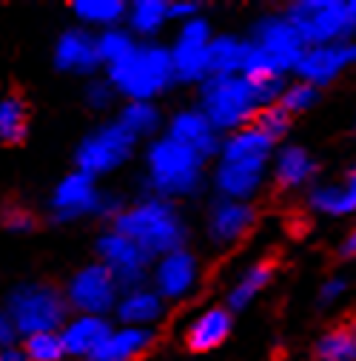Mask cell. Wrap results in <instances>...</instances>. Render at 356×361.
I'll use <instances>...</instances> for the list:
<instances>
[{
  "label": "cell",
  "mask_w": 356,
  "mask_h": 361,
  "mask_svg": "<svg viewBox=\"0 0 356 361\" xmlns=\"http://www.w3.org/2000/svg\"><path fill=\"white\" fill-rule=\"evenodd\" d=\"M26 131H29V111H26L23 97L18 94L0 97V142H6V145L23 142Z\"/></svg>",
  "instance_id": "obj_28"
},
{
  "label": "cell",
  "mask_w": 356,
  "mask_h": 361,
  "mask_svg": "<svg viewBox=\"0 0 356 361\" xmlns=\"http://www.w3.org/2000/svg\"><path fill=\"white\" fill-rule=\"evenodd\" d=\"M314 171H316L314 159L299 145H291V148L280 151L277 165H274V176H277V183L283 188H299V185H305L308 179L314 176Z\"/></svg>",
  "instance_id": "obj_25"
},
{
  "label": "cell",
  "mask_w": 356,
  "mask_h": 361,
  "mask_svg": "<svg viewBox=\"0 0 356 361\" xmlns=\"http://www.w3.org/2000/svg\"><path fill=\"white\" fill-rule=\"evenodd\" d=\"M112 333V324L106 322V316H74L71 322H66V327L57 333L63 341L66 355H80L88 358Z\"/></svg>",
  "instance_id": "obj_18"
},
{
  "label": "cell",
  "mask_w": 356,
  "mask_h": 361,
  "mask_svg": "<svg viewBox=\"0 0 356 361\" xmlns=\"http://www.w3.org/2000/svg\"><path fill=\"white\" fill-rule=\"evenodd\" d=\"M95 49H97V60L100 63L114 66V63H120L134 49V40H131L129 32L114 26V29H103V35L95 37Z\"/></svg>",
  "instance_id": "obj_33"
},
{
  "label": "cell",
  "mask_w": 356,
  "mask_h": 361,
  "mask_svg": "<svg viewBox=\"0 0 356 361\" xmlns=\"http://www.w3.org/2000/svg\"><path fill=\"white\" fill-rule=\"evenodd\" d=\"M239 60H242V40L228 37V35L211 37L208 54H206V71H208V77L239 74Z\"/></svg>",
  "instance_id": "obj_27"
},
{
  "label": "cell",
  "mask_w": 356,
  "mask_h": 361,
  "mask_svg": "<svg viewBox=\"0 0 356 361\" xmlns=\"http://www.w3.org/2000/svg\"><path fill=\"white\" fill-rule=\"evenodd\" d=\"M197 4H174V6H168V18H183V20H191L194 15H197Z\"/></svg>",
  "instance_id": "obj_43"
},
{
  "label": "cell",
  "mask_w": 356,
  "mask_h": 361,
  "mask_svg": "<svg viewBox=\"0 0 356 361\" xmlns=\"http://www.w3.org/2000/svg\"><path fill=\"white\" fill-rule=\"evenodd\" d=\"M134 137L126 134L117 123H109V126H100L97 131H92L88 137H83V142L77 145V168L80 173L85 176H103V173H112L117 171L123 162H129L131 151H134Z\"/></svg>",
  "instance_id": "obj_8"
},
{
  "label": "cell",
  "mask_w": 356,
  "mask_h": 361,
  "mask_svg": "<svg viewBox=\"0 0 356 361\" xmlns=\"http://www.w3.org/2000/svg\"><path fill=\"white\" fill-rule=\"evenodd\" d=\"M0 222H4V228L12 231V233H29L35 228L32 211H26L20 205H6L4 211H0Z\"/></svg>",
  "instance_id": "obj_38"
},
{
  "label": "cell",
  "mask_w": 356,
  "mask_h": 361,
  "mask_svg": "<svg viewBox=\"0 0 356 361\" xmlns=\"http://www.w3.org/2000/svg\"><path fill=\"white\" fill-rule=\"evenodd\" d=\"M353 63H356V43L350 40H339L328 46H308L297 63V74L302 77V82L316 88V85L331 82L336 74H342Z\"/></svg>",
  "instance_id": "obj_12"
},
{
  "label": "cell",
  "mask_w": 356,
  "mask_h": 361,
  "mask_svg": "<svg viewBox=\"0 0 356 361\" xmlns=\"http://www.w3.org/2000/svg\"><path fill=\"white\" fill-rule=\"evenodd\" d=\"M63 299L74 310H80L83 316H103L117 305L120 285L112 276L109 267H103L100 262H92V264L80 267L77 274L69 279Z\"/></svg>",
  "instance_id": "obj_9"
},
{
  "label": "cell",
  "mask_w": 356,
  "mask_h": 361,
  "mask_svg": "<svg viewBox=\"0 0 356 361\" xmlns=\"http://www.w3.org/2000/svg\"><path fill=\"white\" fill-rule=\"evenodd\" d=\"M174 66L168 49L160 46H134L120 63L109 66V85L114 94L151 103V97L162 94L174 82Z\"/></svg>",
  "instance_id": "obj_3"
},
{
  "label": "cell",
  "mask_w": 356,
  "mask_h": 361,
  "mask_svg": "<svg viewBox=\"0 0 356 361\" xmlns=\"http://www.w3.org/2000/svg\"><path fill=\"white\" fill-rule=\"evenodd\" d=\"M274 142L265 137L256 126H248V128H239L234 131L225 145H222V159H254V162H265L271 154Z\"/></svg>",
  "instance_id": "obj_24"
},
{
  "label": "cell",
  "mask_w": 356,
  "mask_h": 361,
  "mask_svg": "<svg viewBox=\"0 0 356 361\" xmlns=\"http://www.w3.org/2000/svg\"><path fill=\"white\" fill-rule=\"evenodd\" d=\"M15 327H12V322H9V316L0 310V350L4 347H12V341H15Z\"/></svg>",
  "instance_id": "obj_42"
},
{
  "label": "cell",
  "mask_w": 356,
  "mask_h": 361,
  "mask_svg": "<svg viewBox=\"0 0 356 361\" xmlns=\"http://www.w3.org/2000/svg\"><path fill=\"white\" fill-rule=\"evenodd\" d=\"M97 216H120L123 214V200L117 197V194H100V200H97V211H95Z\"/></svg>",
  "instance_id": "obj_40"
},
{
  "label": "cell",
  "mask_w": 356,
  "mask_h": 361,
  "mask_svg": "<svg viewBox=\"0 0 356 361\" xmlns=\"http://www.w3.org/2000/svg\"><path fill=\"white\" fill-rule=\"evenodd\" d=\"M348 15H350V20H353V26H356V0H353V4H348Z\"/></svg>",
  "instance_id": "obj_46"
},
{
  "label": "cell",
  "mask_w": 356,
  "mask_h": 361,
  "mask_svg": "<svg viewBox=\"0 0 356 361\" xmlns=\"http://www.w3.org/2000/svg\"><path fill=\"white\" fill-rule=\"evenodd\" d=\"M168 140L180 142L186 148H191L197 157H211L220 145H217V131L211 128V123L203 117V111L191 109V111H180L171 126H168Z\"/></svg>",
  "instance_id": "obj_20"
},
{
  "label": "cell",
  "mask_w": 356,
  "mask_h": 361,
  "mask_svg": "<svg viewBox=\"0 0 356 361\" xmlns=\"http://www.w3.org/2000/svg\"><path fill=\"white\" fill-rule=\"evenodd\" d=\"M285 20L297 29L305 49L348 40V35L353 32L348 4L342 0H297Z\"/></svg>",
  "instance_id": "obj_7"
},
{
  "label": "cell",
  "mask_w": 356,
  "mask_h": 361,
  "mask_svg": "<svg viewBox=\"0 0 356 361\" xmlns=\"http://www.w3.org/2000/svg\"><path fill=\"white\" fill-rule=\"evenodd\" d=\"M200 276V264L189 250H171L160 256L157 270H154V293L160 299H183L194 290Z\"/></svg>",
  "instance_id": "obj_14"
},
{
  "label": "cell",
  "mask_w": 356,
  "mask_h": 361,
  "mask_svg": "<svg viewBox=\"0 0 356 361\" xmlns=\"http://www.w3.org/2000/svg\"><path fill=\"white\" fill-rule=\"evenodd\" d=\"M6 316L15 327V333L37 336V333H57L66 322V299L52 285L29 282L12 290Z\"/></svg>",
  "instance_id": "obj_6"
},
{
  "label": "cell",
  "mask_w": 356,
  "mask_h": 361,
  "mask_svg": "<svg viewBox=\"0 0 356 361\" xmlns=\"http://www.w3.org/2000/svg\"><path fill=\"white\" fill-rule=\"evenodd\" d=\"M254 219H256V214L248 202L222 200L214 205V211L208 216V236L214 245H234L254 228Z\"/></svg>",
  "instance_id": "obj_16"
},
{
  "label": "cell",
  "mask_w": 356,
  "mask_h": 361,
  "mask_svg": "<svg viewBox=\"0 0 356 361\" xmlns=\"http://www.w3.org/2000/svg\"><path fill=\"white\" fill-rule=\"evenodd\" d=\"M203 117L214 131H239L256 111L251 80L242 74H220L203 80Z\"/></svg>",
  "instance_id": "obj_5"
},
{
  "label": "cell",
  "mask_w": 356,
  "mask_h": 361,
  "mask_svg": "<svg viewBox=\"0 0 356 361\" xmlns=\"http://www.w3.org/2000/svg\"><path fill=\"white\" fill-rule=\"evenodd\" d=\"M114 97V88L109 85V80H92L85 85V103L92 109H106Z\"/></svg>",
  "instance_id": "obj_39"
},
{
  "label": "cell",
  "mask_w": 356,
  "mask_h": 361,
  "mask_svg": "<svg viewBox=\"0 0 356 361\" xmlns=\"http://www.w3.org/2000/svg\"><path fill=\"white\" fill-rule=\"evenodd\" d=\"M256 128L274 142L277 137H283V134L288 131V114H285L280 106L262 109V111H259V117H256Z\"/></svg>",
  "instance_id": "obj_37"
},
{
  "label": "cell",
  "mask_w": 356,
  "mask_h": 361,
  "mask_svg": "<svg viewBox=\"0 0 356 361\" xmlns=\"http://www.w3.org/2000/svg\"><path fill=\"white\" fill-rule=\"evenodd\" d=\"M342 293H345V282H342V279H328V282L322 285V293H319V299L328 305V302L339 299Z\"/></svg>",
  "instance_id": "obj_41"
},
{
  "label": "cell",
  "mask_w": 356,
  "mask_h": 361,
  "mask_svg": "<svg viewBox=\"0 0 356 361\" xmlns=\"http://www.w3.org/2000/svg\"><path fill=\"white\" fill-rule=\"evenodd\" d=\"M126 4L120 0H74L71 12L85 23V26H100V29H114L123 15H126Z\"/></svg>",
  "instance_id": "obj_30"
},
{
  "label": "cell",
  "mask_w": 356,
  "mask_h": 361,
  "mask_svg": "<svg viewBox=\"0 0 356 361\" xmlns=\"http://www.w3.org/2000/svg\"><path fill=\"white\" fill-rule=\"evenodd\" d=\"M316 106V88L308 85V82H294V85H285V92L280 97V109L291 117V114H299V111H308Z\"/></svg>",
  "instance_id": "obj_35"
},
{
  "label": "cell",
  "mask_w": 356,
  "mask_h": 361,
  "mask_svg": "<svg viewBox=\"0 0 356 361\" xmlns=\"http://www.w3.org/2000/svg\"><path fill=\"white\" fill-rule=\"evenodd\" d=\"M208 43H211V32L208 23L203 18H191L186 20V26L177 35L171 54V66H174V77L177 80H206V54H208Z\"/></svg>",
  "instance_id": "obj_11"
},
{
  "label": "cell",
  "mask_w": 356,
  "mask_h": 361,
  "mask_svg": "<svg viewBox=\"0 0 356 361\" xmlns=\"http://www.w3.org/2000/svg\"><path fill=\"white\" fill-rule=\"evenodd\" d=\"M146 171H148V188L160 200L189 197L200 188L203 157H197L191 148L165 137V140H157L148 148Z\"/></svg>",
  "instance_id": "obj_4"
},
{
  "label": "cell",
  "mask_w": 356,
  "mask_h": 361,
  "mask_svg": "<svg viewBox=\"0 0 356 361\" xmlns=\"http://www.w3.org/2000/svg\"><path fill=\"white\" fill-rule=\"evenodd\" d=\"M251 92H254V100H256V109H271L280 103L283 92H285V82L283 77H254L251 80Z\"/></svg>",
  "instance_id": "obj_36"
},
{
  "label": "cell",
  "mask_w": 356,
  "mask_h": 361,
  "mask_svg": "<svg viewBox=\"0 0 356 361\" xmlns=\"http://www.w3.org/2000/svg\"><path fill=\"white\" fill-rule=\"evenodd\" d=\"M23 355H26V361H63L66 350H63V341L57 333H37V336L26 338Z\"/></svg>",
  "instance_id": "obj_34"
},
{
  "label": "cell",
  "mask_w": 356,
  "mask_h": 361,
  "mask_svg": "<svg viewBox=\"0 0 356 361\" xmlns=\"http://www.w3.org/2000/svg\"><path fill=\"white\" fill-rule=\"evenodd\" d=\"M117 126H120L126 134H131L134 140H140V137H151V134L160 128V111H157L154 103L134 100V103H129V106L120 111Z\"/></svg>",
  "instance_id": "obj_31"
},
{
  "label": "cell",
  "mask_w": 356,
  "mask_h": 361,
  "mask_svg": "<svg viewBox=\"0 0 356 361\" xmlns=\"http://www.w3.org/2000/svg\"><path fill=\"white\" fill-rule=\"evenodd\" d=\"M271 276H274V264H271V262H256V264H251L245 274L237 279V285L231 288V293H228V307H231V310L248 307V305L265 290V285L271 282Z\"/></svg>",
  "instance_id": "obj_26"
},
{
  "label": "cell",
  "mask_w": 356,
  "mask_h": 361,
  "mask_svg": "<svg viewBox=\"0 0 356 361\" xmlns=\"http://www.w3.org/2000/svg\"><path fill=\"white\" fill-rule=\"evenodd\" d=\"M97 256H100V264L112 270L117 285L126 288V290H134V288L143 285L146 267L151 262L134 242H129L117 231H109L97 239Z\"/></svg>",
  "instance_id": "obj_10"
},
{
  "label": "cell",
  "mask_w": 356,
  "mask_h": 361,
  "mask_svg": "<svg viewBox=\"0 0 356 361\" xmlns=\"http://www.w3.org/2000/svg\"><path fill=\"white\" fill-rule=\"evenodd\" d=\"M114 231L134 242L148 259L180 250L186 242V222L168 200L160 197H148L131 208H123V214L114 219Z\"/></svg>",
  "instance_id": "obj_1"
},
{
  "label": "cell",
  "mask_w": 356,
  "mask_h": 361,
  "mask_svg": "<svg viewBox=\"0 0 356 361\" xmlns=\"http://www.w3.org/2000/svg\"><path fill=\"white\" fill-rule=\"evenodd\" d=\"M345 253H350V256L356 253V228H353V231H350V236L345 239Z\"/></svg>",
  "instance_id": "obj_45"
},
{
  "label": "cell",
  "mask_w": 356,
  "mask_h": 361,
  "mask_svg": "<svg viewBox=\"0 0 356 361\" xmlns=\"http://www.w3.org/2000/svg\"><path fill=\"white\" fill-rule=\"evenodd\" d=\"M314 361H356V322L325 333L314 350Z\"/></svg>",
  "instance_id": "obj_29"
},
{
  "label": "cell",
  "mask_w": 356,
  "mask_h": 361,
  "mask_svg": "<svg viewBox=\"0 0 356 361\" xmlns=\"http://www.w3.org/2000/svg\"><path fill=\"white\" fill-rule=\"evenodd\" d=\"M305 43L285 18H265L254 29V40L242 43L239 74L254 77H283L288 68H297Z\"/></svg>",
  "instance_id": "obj_2"
},
{
  "label": "cell",
  "mask_w": 356,
  "mask_h": 361,
  "mask_svg": "<svg viewBox=\"0 0 356 361\" xmlns=\"http://www.w3.org/2000/svg\"><path fill=\"white\" fill-rule=\"evenodd\" d=\"M129 12V23L137 35H154L168 20V4L162 0H137Z\"/></svg>",
  "instance_id": "obj_32"
},
{
  "label": "cell",
  "mask_w": 356,
  "mask_h": 361,
  "mask_svg": "<svg viewBox=\"0 0 356 361\" xmlns=\"http://www.w3.org/2000/svg\"><path fill=\"white\" fill-rule=\"evenodd\" d=\"M154 344V330L146 327H117L106 341L88 355V361H137Z\"/></svg>",
  "instance_id": "obj_19"
},
{
  "label": "cell",
  "mask_w": 356,
  "mask_h": 361,
  "mask_svg": "<svg viewBox=\"0 0 356 361\" xmlns=\"http://www.w3.org/2000/svg\"><path fill=\"white\" fill-rule=\"evenodd\" d=\"M262 176H265V162H254V159H220L217 188L225 194V200L245 202L262 185Z\"/></svg>",
  "instance_id": "obj_15"
},
{
  "label": "cell",
  "mask_w": 356,
  "mask_h": 361,
  "mask_svg": "<svg viewBox=\"0 0 356 361\" xmlns=\"http://www.w3.org/2000/svg\"><path fill=\"white\" fill-rule=\"evenodd\" d=\"M97 200H100V191L95 185V179L74 171L54 185L49 205H52V214L57 222H71V219H80L85 214H95Z\"/></svg>",
  "instance_id": "obj_13"
},
{
  "label": "cell",
  "mask_w": 356,
  "mask_h": 361,
  "mask_svg": "<svg viewBox=\"0 0 356 361\" xmlns=\"http://www.w3.org/2000/svg\"><path fill=\"white\" fill-rule=\"evenodd\" d=\"M228 333H231V313L225 307H211L191 322L186 341L194 353H206V350L220 347L228 338Z\"/></svg>",
  "instance_id": "obj_22"
},
{
  "label": "cell",
  "mask_w": 356,
  "mask_h": 361,
  "mask_svg": "<svg viewBox=\"0 0 356 361\" xmlns=\"http://www.w3.org/2000/svg\"><path fill=\"white\" fill-rule=\"evenodd\" d=\"M97 49H95V37L83 32V29H69L57 37L54 46V66L60 71H71V74H92L97 68Z\"/></svg>",
  "instance_id": "obj_17"
},
{
  "label": "cell",
  "mask_w": 356,
  "mask_h": 361,
  "mask_svg": "<svg viewBox=\"0 0 356 361\" xmlns=\"http://www.w3.org/2000/svg\"><path fill=\"white\" fill-rule=\"evenodd\" d=\"M311 205L325 216H345L356 211V168L342 179L322 188H314Z\"/></svg>",
  "instance_id": "obj_23"
},
{
  "label": "cell",
  "mask_w": 356,
  "mask_h": 361,
  "mask_svg": "<svg viewBox=\"0 0 356 361\" xmlns=\"http://www.w3.org/2000/svg\"><path fill=\"white\" fill-rule=\"evenodd\" d=\"M114 307H117L123 327H146V330H151V324H157L165 313L162 299L148 288L126 290V296H120Z\"/></svg>",
  "instance_id": "obj_21"
},
{
  "label": "cell",
  "mask_w": 356,
  "mask_h": 361,
  "mask_svg": "<svg viewBox=\"0 0 356 361\" xmlns=\"http://www.w3.org/2000/svg\"><path fill=\"white\" fill-rule=\"evenodd\" d=\"M0 361H26V355H23V350L20 347H4L0 350Z\"/></svg>",
  "instance_id": "obj_44"
}]
</instances>
